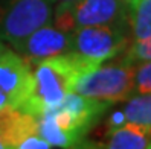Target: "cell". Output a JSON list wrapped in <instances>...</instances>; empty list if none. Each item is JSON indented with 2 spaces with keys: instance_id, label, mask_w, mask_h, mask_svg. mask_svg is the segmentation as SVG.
<instances>
[{
  "instance_id": "2",
  "label": "cell",
  "mask_w": 151,
  "mask_h": 149,
  "mask_svg": "<svg viewBox=\"0 0 151 149\" xmlns=\"http://www.w3.org/2000/svg\"><path fill=\"white\" fill-rule=\"evenodd\" d=\"M134 64L119 61L99 64L84 73L75 84L73 91L101 102H122L134 93Z\"/></svg>"
},
{
  "instance_id": "13",
  "label": "cell",
  "mask_w": 151,
  "mask_h": 149,
  "mask_svg": "<svg viewBox=\"0 0 151 149\" xmlns=\"http://www.w3.org/2000/svg\"><path fill=\"white\" fill-rule=\"evenodd\" d=\"M134 91L136 93H151V61L136 64Z\"/></svg>"
},
{
  "instance_id": "15",
  "label": "cell",
  "mask_w": 151,
  "mask_h": 149,
  "mask_svg": "<svg viewBox=\"0 0 151 149\" xmlns=\"http://www.w3.org/2000/svg\"><path fill=\"white\" fill-rule=\"evenodd\" d=\"M125 123H127V120H125V116H124V111H122V110H121V111L111 113V116L109 117L107 123H105V128H107V134L111 133V131H114V129H118L119 126L125 125Z\"/></svg>"
},
{
  "instance_id": "14",
  "label": "cell",
  "mask_w": 151,
  "mask_h": 149,
  "mask_svg": "<svg viewBox=\"0 0 151 149\" xmlns=\"http://www.w3.org/2000/svg\"><path fill=\"white\" fill-rule=\"evenodd\" d=\"M8 149H52V146L38 134H32V135H28L26 138H23L14 148H8Z\"/></svg>"
},
{
  "instance_id": "10",
  "label": "cell",
  "mask_w": 151,
  "mask_h": 149,
  "mask_svg": "<svg viewBox=\"0 0 151 149\" xmlns=\"http://www.w3.org/2000/svg\"><path fill=\"white\" fill-rule=\"evenodd\" d=\"M127 20L134 41L151 37V0H127Z\"/></svg>"
},
{
  "instance_id": "18",
  "label": "cell",
  "mask_w": 151,
  "mask_h": 149,
  "mask_svg": "<svg viewBox=\"0 0 151 149\" xmlns=\"http://www.w3.org/2000/svg\"><path fill=\"white\" fill-rule=\"evenodd\" d=\"M5 50H6V47L3 46V41H2V40H0V55H2V53H3V52H5Z\"/></svg>"
},
{
  "instance_id": "19",
  "label": "cell",
  "mask_w": 151,
  "mask_h": 149,
  "mask_svg": "<svg viewBox=\"0 0 151 149\" xmlns=\"http://www.w3.org/2000/svg\"><path fill=\"white\" fill-rule=\"evenodd\" d=\"M54 2H58V3H67V2H73V0H54Z\"/></svg>"
},
{
  "instance_id": "11",
  "label": "cell",
  "mask_w": 151,
  "mask_h": 149,
  "mask_svg": "<svg viewBox=\"0 0 151 149\" xmlns=\"http://www.w3.org/2000/svg\"><path fill=\"white\" fill-rule=\"evenodd\" d=\"M122 111L127 123L151 129V93H137L128 98Z\"/></svg>"
},
{
  "instance_id": "16",
  "label": "cell",
  "mask_w": 151,
  "mask_h": 149,
  "mask_svg": "<svg viewBox=\"0 0 151 149\" xmlns=\"http://www.w3.org/2000/svg\"><path fill=\"white\" fill-rule=\"evenodd\" d=\"M9 108H14V105L11 102V99L8 98V96L0 90V111H3V110H9ZM17 110V108H15Z\"/></svg>"
},
{
  "instance_id": "12",
  "label": "cell",
  "mask_w": 151,
  "mask_h": 149,
  "mask_svg": "<svg viewBox=\"0 0 151 149\" xmlns=\"http://www.w3.org/2000/svg\"><path fill=\"white\" fill-rule=\"evenodd\" d=\"M122 61L130 64H139L145 63V61H151V37L145 40L133 41L131 44L124 50Z\"/></svg>"
},
{
  "instance_id": "20",
  "label": "cell",
  "mask_w": 151,
  "mask_h": 149,
  "mask_svg": "<svg viewBox=\"0 0 151 149\" xmlns=\"http://www.w3.org/2000/svg\"><path fill=\"white\" fill-rule=\"evenodd\" d=\"M147 149H151V142H150V145H148V148Z\"/></svg>"
},
{
  "instance_id": "6",
  "label": "cell",
  "mask_w": 151,
  "mask_h": 149,
  "mask_svg": "<svg viewBox=\"0 0 151 149\" xmlns=\"http://www.w3.org/2000/svg\"><path fill=\"white\" fill-rule=\"evenodd\" d=\"M110 105L111 103L109 102L90 99L72 91L60 103L44 113H49L52 119L69 134H73L76 138L79 137V140H84L86 134L98 123L99 117Z\"/></svg>"
},
{
  "instance_id": "8",
  "label": "cell",
  "mask_w": 151,
  "mask_h": 149,
  "mask_svg": "<svg viewBox=\"0 0 151 149\" xmlns=\"http://www.w3.org/2000/svg\"><path fill=\"white\" fill-rule=\"evenodd\" d=\"M14 50L24 58L32 68H35V66L44 59L72 50V35L47 23L34 31Z\"/></svg>"
},
{
  "instance_id": "9",
  "label": "cell",
  "mask_w": 151,
  "mask_h": 149,
  "mask_svg": "<svg viewBox=\"0 0 151 149\" xmlns=\"http://www.w3.org/2000/svg\"><path fill=\"white\" fill-rule=\"evenodd\" d=\"M151 142L150 129L125 123L118 129L107 134V142L104 145H93L86 146L84 149H147Z\"/></svg>"
},
{
  "instance_id": "17",
  "label": "cell",
  "mask_w": 151,
  "mask_h": 149,
  "mask_svg": "<svg viewBox=\"0 0 151 149\" xmlns=\"http://www.w3.org/2000/svg\"><path fill=\"white\" fill-rule=\"evenodd\" d=\"M0 149H8V146L5 145V142H3V138H2V135H0Z\"/></svg>"
},
{
  "instance_id": "3",
  "label": "cell",
  "mask_w": 151,
  "mask_h": 149,
  "mask_svg": "<svg viewBox=\"0 0 151 149\" xmlns=\"http://www.w3.org/2000/svg\"><path fill=\"white\" fill-rule=\"evenodd\" d=\"M52 17L54 0H0V40L15 49Z\"/></svg>"
},
{
  "instance_id": "1",
  "label": "cell",
  "mask_w": 151,
  "mask_h": 149,
  "mask_svg": "<svg viewBox=\"0 0 151 149\" xmlns=\"http://www.w3.org/2000/svg\"><path fill=\"white\" fill-rule=\"evenodd\" d=\"M95 67L98 66L75 52H67L38 63L34 68V93L22 111L38 117L72 93L76 81Z\"/></svg>"
},
{
  "instance_id": "5",
  "label": "cell",
  "mask_w": 151,
  "mask_h": 149,
  "mask_svg": "<svg viewBox=\"0 0 151 149\" xmlns=\"http://www.w3.org/2000/svg\"><path fill=\"white\" fill-rule=\"evenodd\" d=\"M127 24L128 23L78 28L70 32L72 35L70 52H75L96 66L116 58L130 46Z\"/></svg>"
},
{
  "instance_id": "7",
  "label": "cell",
  "mask_w": 151,
  "mask_h": 149,
  "mask_svg": "<svg viewBox=\"0 0 151 149\" xmlns=\"http://www.w3.org/2000/svg\"><path fill=\"white\" fill-rule=\"evenodd\" d=\"M0 90L17 110H22L34 93V70L15 50L6 49L0 55Z\"/></svg>"
},
{
  "instance_id": "4",
  "label": "cell",
  "mask_w": 151,
  "mask_h": 149,
  "mask_svg": "<svg viewBox=\"0 0 151 149\" xmlns=\"http://www.w3.org/2000/svg\"><path fill=\"white\" fill-rule=\"evenodd\" d=\"M52 20L54 26L66 32L84 26L128 23L127 0H73L58 3Z\"/></svg>"
},
{
  "instance_id": "21",
  "label": "cell",
  "mask_w": 151,
  "mask_h": 149,
  "mask_svg": "<svg viewBox=\"0 0 151 149\" xmlns=\"http://www.w3.org/2000/svg\"><path fill=\"white\" fill-rule=\"evenodd\" d=\"M150 133H151V129H150Z\"/></svg>"
}]
</instances>
